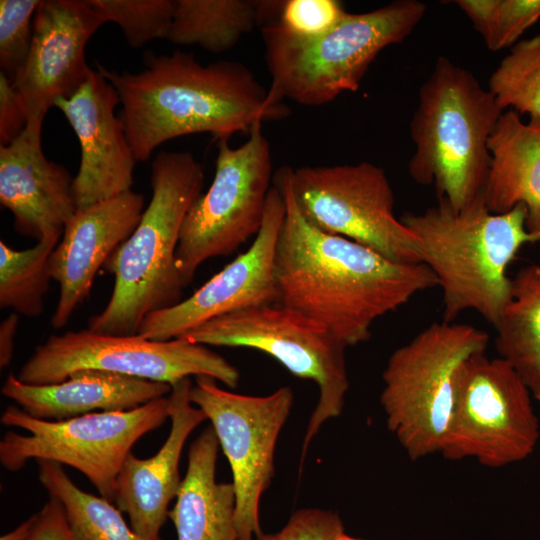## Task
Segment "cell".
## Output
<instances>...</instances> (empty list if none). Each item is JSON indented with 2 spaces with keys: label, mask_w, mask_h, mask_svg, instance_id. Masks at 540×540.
Segmentation results:
<instances>
[{
  "label": "cell",
  "mask_w": 540,
  "mask_h": 540,
  "mask_svg": "<svg viewBox=\"0 0 540 540\" xmlns=\"http://www.w3.org/2000/svg\"><path fill=\"white\" fill-rule=\"evenodd\" d=\"M273 184L285 202L275 250L280 303L319 323L346 347L368 341L379 318L438 286L423 263H396L313 226L295 201L288 166L275 173Z\"/></svg>",
  "instance_id": "6da1fadb"
},
{
  "label": "cell",
  "mask_w": 540,
  "mask_h": 540,
  "mask_svg": "<svg viewBox=\"0 0 540 540\" xmlns=\"http://www.w3.org/2000/svg\"><path fill=\"white\" fill-rule=\"evenodd\" d=\"M140 72H118L97 63L115 88L118 113L137 161L163 143L210 133L218 140L250 132L265 120L286 116V107L241 62L201 64L192 53H147Z\"/></svg>",
  "instance_id": "7a4b0ae2"
},
{
  "label": "cell",
  "mask_w": 540,
  "mask_h": 540,
  "mask_svg": "<svg viewBox=\"0 0 540 540\" xmlns=\"http://www.w3.org/2000/svg\"><path fill=\"white\" fill-rule=\"evenodd\" d=\"M203 183V168L192 153L161 151L155 156L152 197L133 233L103 266L114 276V286L104 309L89 318V330L134 335L148 314L182 300L176 251L184 219Z\"/></svg>",
  "instance_id": "3957f363"
},
{
  "label": "cell",
  "mask_w": 540,
  "mask_h": 540,
  "mask_svg": "<svg viewBox=\"0 0 540 540\" xmlns=\"http://www.w3.org/2000/svg\"><path fill=\"white\" fill-rule=\"evenodd\" d=\"M400 219L442 289L443 321L452 323L473 310L495 327L510 295L509 264L525 244L540 240L526 229L524 206L495 214L483 196L458 211L438 200Z\"/></svg>",
  "instance_id": "277c9868"
},
{
  "label": "cell",
  "mask_w": 540,
  "mask_h": 540,
  "mask_svg": "<svg viewBox=\"0 0 540 540\" xmlns=\"http://www.w3.org/2000/svg\"><path fill=\"white\" fill-rule=\"evenodd\" d=\"M504 111L466 68L439 57L419 90L410 133L412 179L432 185L439 201L462 210L483 196L489 138Z\"/></svg>",
  "instance_id": "5b68a950"
},
{
  "label": "cell",
  "mask_w": 540,
  "mask_h": 540,
  "mask_svg": "<svg viewBox=\"0 0 540 540\" xmlns=\"http://www.w3.org/2000/svg\"><path fill=\"white\" fill-rule=\"evenodd\" d=\"M425 13L421 1L396 0L363 13L347 12L333 29L310 40L293 39L274 22L266 24L262 34L271 97L320 106L358 90L378 54L404 41Z\"/></svg>",
  "instance_id": "8992f818"
},
{
  "label": "cell",
  "mask_w": 540,
  "mask_h": 540,
  "mask_svg": "<svg viewBox=\"0 0 540 540\" xmlns=\"http://www.w3.org/2000/svg\"><path fill=\"white\" fill-rule=\"evenodd\" d=\"M490 337L472 325L432 323L392 352L380 403L389 431L411 460L440 453L462 365L485 353Z\"/></svg>",
  "instance_id": "52a82bcc"
},
{
  "label": "cell",
  "mask_w": 540,
  "mask_h": 540,
  "mask_svg": "<svg viewBox=\"0 0 540 540\" xmlns=\"http://www.w3.org/2000/svg\"><path fill=\"white\" fill-rule=\"evenodd\" d=\"M168 418V396L132 410L93 412L60 421L37 419L11 405L3 411L1 424L27 434L8 431L3 435L0 463L10 472L32 459L68 465L114 503L116 479L133 445Z\"/></svg>",
  "instance_id": "ba28073f"
},
{
  "label": "cell",
  "mask_w": 540,
  "mask_h": 540,
  "mask_svg": "<svg viewBox=\"0 0 540 540\" xmlns=\"http://www.w3.org/2000/svg\"><path fill=\"white\" fill-rule=\"evenodd\" d=\"M180 338L205 346L258 350L294 376L313 381L319 399L308 422L302 458L321 426L342 413L349 389L346 346L319 323L281 303L214 318Z\"/></svg>",
  "instance_id": "9c48e42d"
},
{
  "label": "cell",
  "mask_w": 540,
  "mask_h": 540,
  "mask_svg": "<svg viewBox=\"0 0 540 540\" xmlns=\"http://www.w3.org/2000/svg\"><path fill=\"white\" fill-rule=\"evenodd\" d=\"M217 148L213 181L192 204L180 232L176 265L184 288L204 262L230 255L255 237L265 215L272 155L262 122L242 145L221 139Z\"/></svg>",
  "instance_id": "30bf717a"
},
{
  "label": "cell",
  "mask_w": 540,
  "mask_h": 540,
  "mask_svg": "<svg viewBox=\"0 0 540 540\" xmlns=\"http://www.w3.org/2000/svg\"><path fill=\"white\" fill-rule=\"evenodd\" d=\"M96 369L168 383L210 376L230 388L238 369L208 346L184 338L155 341L134 335H109L87 329L54 334L35 348L16 375L27 384L64 381L72 373Z\"/></svg>",
  "instance_id": "8fae6325"
},
{
  "label": "cell",
  "mask_w": 540,
  "mask_h": 540,
  "mask_svg": "<svg viewBox=\"0 0 540 540\" xmlns=\"http://www.w3.org/2000/svg\"><path fill=\"white\" fill-rule=\"evenodd\" d=\"M533 393L503 358L485 353L461 367L441 454L499 468L529 457L540 437Z\"/></svg>",
  "instance_id": "7c38bea8"
},
{
  "label": "cell",
  "mask_w": 540,
  "mask_h": 540,
  "mask_svg": "<svg viewBox=\"0 0 540 540\" xmlns=\"http://www.w3.org/2000/svg\"><path fill=\"white\" fill-rule=\"evenodd\" d=\"M288 177L300 211L313 226L396 263H422L416 237L395 216L394 194L383 168L367 161L288 166Z\"/></svg>",
  "instance_id": "4fadbf2b"
},
{
  "label": "cell",
  "mask_w": 540,
  "mask_h": 540,
  "mask_svg": "<svg viewBox=\"0 0 540 540\" xmlns=\"http://www.w3.org/2000/svg\"><path fill=\"white\" fill-rule=\"evenodd\" d=\"M210 376H196L190 400L210 420L231 471L236 495L237 540H255L263 532L259 505L274 475V451L294 400L284 386L265 396L220 388Z\"/></svg>",
  "instance_id": "5bb4252c"
},
{
  "label": "cell",
  "mask_w": 540,
  "mask_h": 540,
  "mask_svg": "<svg viewBox=\"0 0 540 540\" xmlns=\"http://www.w3.org/2000/svg\"><path fill=\"white\" fill-rule=\"evenodd\" d=\"M285 215L280 189L271 187L262 226L250 247L211 277L187 299L148 314L138 334L155 341L184 336L223 315L280 303L275 276V250Z\"/></svg>",
  "instance_id": "9a60e30c"
},
{
  "label": "cell",
  "mask_w": 540,
  "mask_h": 540,
  "mask_svg": "<svg viewBox=\"0 0 540 540\" xmlns=\"http://www.w3.org/2000/svg\"><path fill=\"white\" fill-rule=\"evenodd\" d=\"M89 0H41L27 58L12 85L28 123H43L55 102L70 97L88 78L89 39L103 25Z\"/></svg>",
  "instance_id": "2e32d148"
},
{
  "label": "cell",
  "mask_w": 540,
  "mask_h": 540,
  "mask_svg": "<svg viewBox=\"0 0 540 540\" xmlns=\"http://www.w3.org/2000/svg\"><path fill=\"white\" fill-rule=\"evenodd\" d=\"M120 99L97 70L68 98L55 102L74 130L81 147L73 189L78 209L132 190L137 162L116 115Z\"/></svg>",
  "instance_id": "e0dca14e"
},
{
  "label": "cell",
  "mask_w": 540,
  "mask_h": 540,
  "mask_svg": "<svg viewBox=\"0 0 540 540\" xmlns=\"http://www.w3.org/2000/svg\"><path fill=\"white\" fill-rule=\"evenodd\" d=\"M144 211V195L132 190L78 209L66 223L50 257L59 297L51 318L64 327L90 294L95 276L109 256L130 237Z\"/></svg>",
  "instance_id": "ac0fdd59"
},
{
  "label": "cell",
  "mask_w": 540,
  "mask_h": 540,
  "mask_svg": "<svg viewBox=\"0 0 540 540\" xmlns=\"http://www.w3.org/2000/svg\"><path fill=\"white\" fill-rule=\"evenodd\" d=\"M42 126L28 123L17 139L0 146V203L12 213L15 229L36 241L61 237L77 211L74 178L45 156Z\"/></svg>",
  "instance_id": "d6986e66"
},
{
  "label": "cell",
  "mask_w": 540,
  "mask_h": 540,
  "mask_svg": "<svg viewBox=\"0 0 540 540\" xmlns=\"http://www.w3.org/2000/svg\"><path fill=\"white\" fill-rule=\"evenodd\" d=\"M191 387L189 378L172 385L168 395L171 428L166 441L146 459L130 452L116 479L114 503L145 540H160V530L169 517V504L176 498L182 481L179 461L183 447L191 432L207 420L190 400Z\"/></svg>",
  "instance_id": "ffe728a7"
},
{
  "label": "cell",
  "mask_w": 540,
  "mask_h": 540,
  "mask_svg": "<svg viewBox=\"0 0 540 540\" xmlns=\"http://www.w3.org/2000/svg\"><path fill=\"white\" fill-rule=\"evenodd\" d=\"M171 388L164 382L83 369L64 381L43 385L27 384L10 374L1 393L34 418L60 421L93 412L132 410L165 397Z\"/></svg>",
  "instance_id": "44dd1931"
},
{
  "label": "cell",
  "mask_w": 540,
  "mask_h": 540,
  "mask_svg": "<svg viewBox=\"0 0 540 540\" xmlns=\"http://www.w3.org/2000/svg\"><path fill=\"white\" fill-rule=\"evenodd\" d=\"M488 149L491 161L483 191L485 206L501 214L523 205L526 229L540 239V120L524 122L517 112L504 111Z\"/></svg>",
  "instance_id": "7402d4cb"
},
{
  "label": "cell",
  "mask_w": 540,
  "mask_h": 540,
  "mask_svg": "<svg viewBox=\"0 0 540 540\" xmlns=\"http://www.w3.org/2000/svg\"><path fill=\"white\" fill-rule=\"evenodd\" d=\"M219 446L211 425L190 445L186 473L168 515L177 540H237L234 486L215 477Z\"/></svg>",
  "instance_id": "603a6c76"
},
{
  "label": "cell",
  "mask_w": 540,
  "mask_h": 540,
  "mask_svg": "<svg viewBox=\"0 0 540 540\" xmlns=\"http://www.w3.org/2000/svg\"><path fill=\"white\" fill-rule=\"evenodd\" d=\"M279 5L276 1L175 0L167 40L220 54L277 12Z\"/></svg>",
  "instance_id": "cb8c5ba5"
},
{
  "label": "cell",
  "mask_w": 540,
  "mask_h": 540,
  "mask_svg": "<svg viewBox=\"0 0 540 540\" xmlns=\"http://www.w3.org/2000/svg\"><path fill=\"white\" fill-rule=\"evenodd\" d=\"M494 328L499 357L534 396L540 390V264L524 266L511 278L509 299Z\"/></svg>",
  "instance_id": "d4e9b609"
},
{
  "label": "cell",
  "mask_w": 540,
  "mask_h": 540,
  "mask_svg": "<svg viewBox=\"0 0 540 540\" xmlns=\"http://www.w3.org/2000/svg\"><path fill=\"white\" fill-rule=\"evenodd\" d=\"M37 463L39 481L49 496L61 503L75 540H145L126 523L112 502L76 486L63 465Z\"/></svg>",
  "instance_id": "484cf974"
},
{
  "label": "cell",
  "mask_w": 540,
  "mask_h": 540,
  "mask_svg": "<svg viewBox=\"0 0 540 540\" xmlns=\"http://www.w3.org/2000/svg\"><path fill=\"white\" fill-rule=\"evenodd\" d=\"M61 237H47L27 249L0 241V306L26 317H38L53 280L50 257Z\"/></svg>",
  "instance_id": "4316f807"
},
{
  "label": "cell",
  "mask_w": 540,
  "mask_h": 540,
  "mask_svg": "<svg viewBox=\"0 0 540 540\" xmlns=\"http://www.w3.org/2000/svg\"><path fill=\"white\" fill-rule=\"evenodd\" d=\"M488 90L503 111L540 120V34L512 46L491 74Z\"/></svg>",
  "instance_id": "83f0119b"
},
{
  "label": "cell",
  "mask_w": 540,
  "mask_h": 540,
  "mask_svg": "<svg viewBox=\"0 0 540 540\" xmlns=\"http://www.w3.org/2000/svg\"><path fill=\"white\" fill-rule=\"evenodd\" d=\"M455 4L492 51L515 45L540 19V0H457Z\"/></svg>",
  "instance_id": "f1b7e54d"
},
{
  "label": "cell",
  "mask_w": 540,
  "mask_h": 540,
  "mask_svg": "<svg viewBox=\"0 0 540 540\" xmlns=\"http://www.w3.org/2000/svg\"><path fill=\"white\" fill-rule=\"evenodd\" d=\"M105 24H117L132 48L155 39H167L175 0H89Z\"/></svg>",
  "instance_id": "f546056e"
},
{
  "label": "cell",
  "mask_w": 540,
  "mask_h": 540,
  "mask_svg": "<svg viewBox=\"0 0 540 540\" xmlns=\"http://www.w3.org/2000/svg\"><path fill=\"white\" fill-rule=\"evenodd\" d=\"M39 0L0 1V72L10 81L25 62Z\"/></svg>",
  "instance_id": "4dcf8cb0"
},
{
  "label": "cell",
  "mask_w": 540,
  "mask_h": 540,
  "mask_svg": "<svg viewBox=\"0 0 540 540\" xmlns=\"http://www.w3.org/2000/svg\"><path fill=\"white\" fill-rule=\"evenodd\" d=\"M346 13L337 0H288L280 2L274 23L293 39L310 40L329 32Z\"/></svg>",
  "instance_id": "1f68e13d"
},
{
  "label": "cell",
  "mask_w": 540,
  "mask_h": 540,
  "mask_svg": "<svg viewBox=\"0 0 540 540\" xmlns=\"http://www.w3.org/2000/svg\"><path fill=\"white\" fill-rule=\"evenodd\" d=\"M342 533L344 526L337 513L306 508L293 513L280 531L262 533L255 540H336Z\"/></svg>",
  "instance_id": "d6a6232c"
},
{
  "label": "cell",
  "mask_w": 540,
  "mask_h": 540,
  "mask_svg": "<svg viewBox=\"0 0 540 540\" xmlns=\"http://www.w3.org/2000/svg\"><path fill=\"white\" fill-rule=\"evenodd\" d=\"M27 124L28 117L20 96L10 79L0 72V146L17 139Z\"/></svg>",
  "instance_id": "836d02e7"
},
{
  "label": "cell",
  "mask_w": 540,
  "mask_h": 540,
  "mask_svg": "<svg viewBox=\"0 0 540 540\" xmlns=\"http://www.w3.org/2000/svg\"><path fill=\"white\" fill-rule=\"evenodd\" d=\"M30 540H75L69 529L63 507L54 497L37 512V521Z\"/></svg>",
  "instance_id": "e575fe53"
},
{
  "label": "cell",
  "mask_w": 540,
  "mask_h": 540,
  "mask_svg": "<svg viewBox=\"0 0 540 540\" xmlns=\"http://www.w3.org/2000/svg\"><path fill=\"white\" fill-rule=\"evenodd\" d=\"M19 322L18 314L10 313L0 324V367H7L13 358L14 339Z\"/></svg>",
  "instance_id": "d590c367"
},
{
  "label": "cell",
  "mask_w": 540,
  "mask_h": 540,
  "mask_svg": "<svg viewBox=\"0 0 540 540\" xmlns=\"http://www.w3.org/2000/svg\"><path fill=\"white\" fill-rule=\"evenodd\" d=\"M37 521V513L22 522L10 532L2 535L0 540H30Z\"/></svg>",
  "instance_id": "8d00e7d4"
},
{
  "label": "cell",
  "mask_w": 540,
  "mask_h": 540,
  "mask_svg": "<svg viewBox=\"0 0 540 540\" xmlns=\"http://www.w3.org/2000/svg\"><path fill=\"white\" fill-rule=\"evenodd\" d=\"M336 540H358V538L351 537V536L345 534V532H344V533H342L341 535H339V536L336 538Z\"/></svg>",
  "instance_id": "74e56055"
},
{
  "label": "cell",
  "mask_w": 540,
  "mask_h": 540,
  "mask_svg": "<svg viewBox=\"0 0 540 540\" xmlns=\"http://www.w3.org/2000/svg\"><path fill=\"white\" fill-rule=\"evenodd\" d=\"M534 398L538 401H540V390L534 394Z\"/></svg>",
  "instance_id": "f35d334b"
},
{
  "label": "cell",
  "mask_w": 540,
  "mask_h": 540,
  "mask_svg": "<svg viewBox=\"0 0 540 540\" xmlns=\"http://www.w3.org/2000/svg\"><path fill=\"white\" fill-rule=\"evenodd\" d=\"M358 540H364V539H360V538H358Z\"/></svg>",
  "instance_id": "ab89813d"
}]
</instances>
